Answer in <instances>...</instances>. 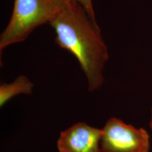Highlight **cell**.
Here are the masks:
<instances>
[{"label":"cell","instance_id":"6da1fadb","mask_svg":"<svg viewBox=\"0 0 152 152\" xmlns=\"http://www.w3.org/2000/svg\"><path fill=\"white\" fill-rule=\"evenodd\" d=\"M55 43L75 57L87 77L88 90H99L104 83V70L109 52L96 20L75 0H65L49 23Z\"/></svg>","mask_w":152,"mask_h":152},{"label":"cell","instance_id":"7a4b0ae2","mask_svg":"<svg viewBox=\"0 0 152 152\" xmlns=\"http://www.w3.org/2000/svg\"><path fill=\"white\" fill-rule=\"evenodd\" d=\"M65 0H14L11 18L0 36L1 52L28 39L36 28L49 23Z\"/></svg>","mask_w":152,"mask_h":152},{"label":"cell","instance_id":"3957f363","mask_svg":"<svg viewBox=\"0 0 152 152\" xmlns=\"http://www.w3.org/2000/svg\"><path fill=\"white\" fill-rule=\"evenodd\" d=\"M102 152H149L150 137L143 128H136L111 118L102 129Z\"/></svg>","mask_w":152,"mask_h":152},{"label":"cell","instance_id":"277c9868","mask_svg":"<svg viewBox=\"0 0 152 152\" xmlns=\"http://www.w3.org/2000/svg\"><path fill=\"white\" fill-rule=\"evenodd\" d=\"M102 130L78 123L61 132L57 142L60 152H102Z\"/></svg>","mask_w":152,"mask_h":152},{"label":"cell","instance_id":"5b68a950","mask_svg":"<svg viewBox=\"0 0 152 152\" xmlns=\"http://www.w3.org/2000/svg\"><path fill=\"white\" fill-rule=\"evenodd\" d=\"M34 85L24 75H20L11 83L0 85V106H3L8 101L20 94H31Z\"/></svg>","mask_w":152,"mask_h":152},{"label":"cell","instance_id":"8992f818","mask_svg":"<svg viewBox=\"0 0 152 152\" xmlns=\"http://www.w3.org/2000/svg\"><path fill=\"white\" fill-rule=\"evenodd\" d=\"M75 1H76L77 2H78L80 4L83 6V8L86 10L87 14L90 15L91 18L96 20L94 7H93L92 0H75Z\"/></svg>","mask_w":152,"mask_h":152},{"label":"cell","instance_id":"52a82bcc","mask_svg":"<svg viewBox=\"0 0 152 152\" xmlns=\"http://www.w3.org/2000/svg\"><path fill=\"white\" fill-rule=\"evenodd\" d=\"M150 127H151L152 130V109H151V121H150Z\"/></svg>","mask_w":152,"mask_h":152}]
</instances>
